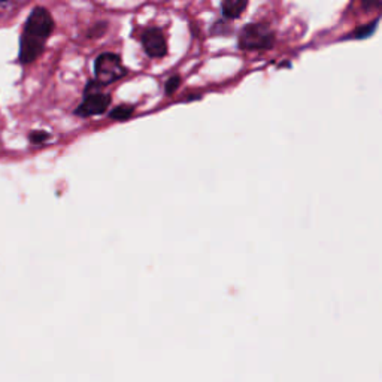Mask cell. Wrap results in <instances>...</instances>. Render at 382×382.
<instances>
[{"mask_svg": "<svg viewBox=\"0 0 382 382\" xmlns=\"http://www.w3.org/2000/svg\"><path fill=\"white\" fill-rule=\"evenodd\" d=\"M52 30L54 20L50 11L44 6H36L24 24L20 39V63H33L42 54Z\"/></svg>", "mask_w": 382, "mask_h": 382, "instance_id": "cell-1", "label": "cell"}, {"mask_svg": "<svg viewBox=\"0 0 382 382\" xmlns=\"http://www.w3.org/2000/svg\"><path fill=\"white\" fill-rule=\"evenodd\" d=\"M275 44V32L267 23H250L238 36V47L243 51H265Z\"/></svg>", "mask_w": 382, "mask_h": 382, "instance_id": "cell-2", "label": "cell"}, {"mask_svg": "<svg viewBox=\"0 0 382 382\" xmlns=\"http://www.w3.org/2000/svg\"><path fill=\"white\" fill-rule=\"evenodd\" d=\"M126 75V66L115 52H102L94 62V81L102 87L111 86Z\"/></svg>", "mask_w": 382, "mask_h": 382, "instance_id": "cell-3", "label": "cell"}, {"mask_svg": "<svg viewBox=\"0 0 382 382\" xmlns=\"http://www.w3.org/2000/svg\"><path fill=\"white\" fill-rule=\"evenodd\" d=\"M102 86L96 83L94 79L88 81V84L84 91V99L75 109V114L79 117H94L102 115L108 111V108L112 103L111 94H106L100 91Z\"/></svg>", "mask_w": 382, "mask_h": 382, "instance_id": "cell-4", "label": "cell"}, {"mask_svg": "<svg viewBox=\"0 0 382 382\" xmlns=\"http://www.w3.org/2000/svg\"><path fill=\"white\" fill-rule=\"evenodd\" d=\"M141 42L148 57L161 59L168 54V44L165 35H163L161 29H158V27H149V29H146L141 36Z\"/></svg>", "mask_w": 382, "mask_h": 382, "instance_id": "cell-5", "label": "cell"}, {"mask_svg": "<svg viewBox=\"0 0 382 382\" xmlns=\"http://www.w3.org/2000/svg\"><path fill=\"white\" fill-rule=\"evenodd\" d=\"M247 8H248L247 0H224V2H221V12L226 20L239 18Z\"/></svg>", "mask_w": 382, "mask_h": 382, "instance_id": "cell-6", "label": "cell"}, {"mask_svg": "<svg viewBox=\"0 0 382 382\" xmlns=\"http://www.w3.org/2000/svg\"><path fill=\"white\" fill-rule=\"evenodd\" d=\"M378 23H379V18L374 20L369 24L360 25V27H357V29H354L349 35H347L345 37H342L340 40H361V39L371 37L376 32V29H378Z\"/></svg>", "mask_w": 382, "mask_h": 382, "instance_id": "cell-7", "label": "cell"}, {"mask_svg": "<svg viewBox=\"0 0 382 382\" xmlns=\"http://www.w3.org/2000/svg\"><path fill=\"white\" fill-rule=\"evenodd\" d=\"M133 112H134L133 105H118L112 109L111 112H109V117L115 121H126L133 115Z\"/></svg>", "mask_w": 382, "mask_h": 382, "instance_id": "cell-8", "label": "cell"}, {"mask_svg": "<svg viewBox=\"0 0 382 382\" xmlns=\"http://www.w3.org/2000/svg\"><path fill=\"white\" fill-rule=\"evenodd\" d=\"M180 86H181V76H178V75L170 76L165 83V94L172 96L176 90L180 88Z\"/></svg>", "mask_w": 382, "mask_h": 382, "instance_id": "cell-9", "label": "cell"}, {"mask_svg": "<svg viewBox=\"0 0 382 382\" xmlns=\"http://www.w3.org/2000/svg\"><path fill=\"white\" fill-rule=\"evenodd\" d=\"M29 139L33 145H40V144H45L48 139H50V133L44 132V130H35L29 134Z\"/></svg>", "mask_w": 382, "mask_h": 382, "instance_id": "cell-10", "label": "cell"}, {"mask_svg": "<svg viewBox=\"0 0 382 382\" xmlns=\"http://www.w3.org/2000/svg\"><path fill=\"white\" fill-rule=\"evenodd\" d=\"M202 99V96L200 94H191L188 96V98L184 99V102H190V100H200Z\"/></svg>", "mask_w": 382, "mask_h": 382, "instance_id": "cell-11", "label": "cell"}]
</instances>
